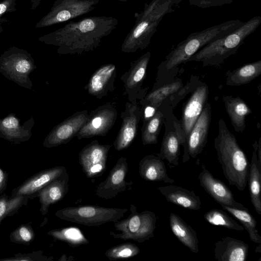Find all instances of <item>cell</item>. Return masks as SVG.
Instances as JSON below:
<instances>
[{
  "instance_id": "6da1fadb",
  "label": "cell",
  "mask_w": 261,
  "mask_h": 261,
  "mask_svg": "<svg viewBox=\"0 0 261 261\" xmlns=\"http://www.w3.org/2000/svg\"><path fill=\"white\" fill-rule=\"evenodd\" d=\"M118 24L112 16H93L70 21L63 27L46 34L38 40L58 47L59 54H82L92 51L102 39L109 35Z\"/></svg>"
},
{
  "instance_id": "7a4b0ae2",
  "label": "cell",
  "mask_w": 261,
  "mask_h": 261,
  "mask_svg": "<svg viewBox=\"0 0 261 261\" xmlns=\"http://www.w3.org/2000/svg\"><path fill=\"white\" fill-rule=\"evenodd\" d=\"M243 23L239 19L230 20L202 31L191 33L186 39L180 42L160 63L152 90L173 81L176 77L180 65L188 62L193 55L207 44L235 31Z\"/></svg>"
},
{
  "instance_id": "3957f363",
  "label": "cell",
  "mask_w": 261,
  "mask_h": 261,
  "mask_svg": "<svg viewBox=\"0 0 261 261\" xmlns=\"http://www.w3.org/2000/svg\"><path fill=\"white\" fill-rule=\"evenodd\" d=\"M214 143L224 176L230 185L244 191L247 184L250 164L223 118L219 120L218 133Z\"/></svg>"
},
{
  "instance_id": "277c9868",
  "label": "cell",
  "mask_w": 261,
  "mask_h": 261,
  "mask_svg": "<svg viewBox=\"0 0 261 261\" xmlns=\"http://www.w3.org/2000/svg\"><path fill=\"white\" fill-rule=\"evenodd\" d=\"M181 1L152 0L146 3L143 10L135 14V23L124 39L121 51L131 53L146 48L163 17L174 12V7Z\"/></svg>"
},
{
  "instance_id": "5b68a950",
  "label": "cell",
  "mask_w": 261,
  "mask_h": 261,
  "mask_svg": "<svg viewBox=\"0 0 261 261\" xmlns=\"http://www.w3.org/2000/svg\"><path fill=\"white\" fill-rule=\"evenodd\" d=\"M261 23V16H255L243 22L229 34L207 44L189 60L201 62L203 67L220 66L230 56L235 54L245 39L253 33Z\"/></svg>"
},
{
  "instance_id": "8992f818",
  "label": "cell",
  "mask_w": 261,
  "mask_h": 261,
  "mask_svg": "<svg viewBox=\"0 0 261 261\" xmlns=\"http://www.w3.org/2000/svg\"><path fill=\"white\" fill-rule=\"evenodd\" d=\"M130 211L126 218L114 222L115 229L120 233L111 231L109 234L115 239L132 240L138 243L153 238L156 222L155 214L149 211L139 213L133 204H130Z\"/></svg>"
},
{
  "instance_id": "52a82bcc",
  "label": "cell",
  "mask_w": 261,
  "mask_h": 261,
  "mask_svg": "<svg viewBox=\"0 0 261 261\" xmlns=\"http://www.w3.org/2000/svg\"><path fill=\"white\" fill-rule=\"evenodd\" d=\"M164 111L165 133L161 143L160 151L157 153L162 160H166L169 165L177 166L180 154V146L184 147L183 163L190 159L188 154L186 141L183 136L179 120L173 113V109L169 105L160 106Z\"/></svg>"
},
{
  "instance_id": "ba28073f",
  "label": "cell",
  "mask_w": 261,
  "mask_h": 261,
  "mask_svg": "<svg viewBox=\"0 0 261 261\" xmlns=\"http://www.w3.org/2000/svg\"><path fill=\"white\" fill-rule=\"evenodd\" d=\"M127 208L105 207L97 205L71 206L61 208L55 216L63 220L87 226L115 222L123 217Z\"/></svg>"
},
{
  "instance_id": "9c48e42d",
  "label": "cell",
  "mask_w": 261,
  "mask_h": 261,
  "mask_svg": "<svg viewBox=\"0 0 261 261\" xmlns=\"http://www.w3.org/2000/svg\"><path fill=\"white\" fill-rule=\"evenodd\" d=\"M35 68L33 58L24 49L13 46L0 56V72L23 87H32L29 75Z\"/></svg>"
},
{
  "instance_id": "30bf717a",
  "label": "cell",
  "mask_w": 261,
  "mask_h": 261,
  "mask_svg": "<svg viewBox=\"0 0 261 261\" xmlns=\"http://www.w3.org/2000/svg\"><path fill=\"white\" fill-rule=\"evenodd\" d=\"M100 0H56L49 11L36 23L42 28L70 20L88 14L95 8Z\"/></svg>"
},
{
  "instance_id": "8fae6325",
  "label": "cell",
  "mask_w": 261,
  "mask_h": 261,
  "mask_svg": "<svg viewBox=\"0 0 261 261\" xmlns=\"http://www.w3.org/2000/svg\"><path fill=\"white\" fill-rule=\"evenodd\" d=\"M115 102H108L88 114L86 122L76 135L78 139L105 136L114 125L117 117Z\"/></svg>"
},
{
  "instance_id": "7c38bea8",
  "label": "cell",
  "mask_w": 261,
  "mask_h": 261,
  "mask_svg": "<svg viewBox=\"0 0 261 261\" xmlns=\"http://www.w3.org/2000/svg\"><path fill=\"white\" fill-rule=\"evenodd\" d=\"M150 57V52H146L132 62L128 70L121 77L124 86V93L127 95L129 102L132 104L137 103L138 100L147 94L148 88L142 89V86Z\"/></svg>"
},
{
  "instance_id": "4fadbf2b",
  "label": "cell",
  "mask_w": 261,
  "mask_h": 261,
  "mask_svg": "<svg viewBox=\"0 0 261 261\" xmlns=\"http://www.w3.org/2000/svg\"><path fill=\"white\" fill-rule=\"evenodd\" d=\"M112 146L100 144L97 140H93L80 151L79 163L87 177L95 178L103 173Z\"/></svg>"
},
{
  "instance_id": "5bb4252c",
  "label": "cell",
  "mask_w": 261,
  "mask_h": 261,
  "mask_svg": "<svg viewBox=\"0 0 261 261\" xmlns=\"http://www.w3.org/2000/svg\"><path fill=\"white\" fill-rule=\"evenodd\" d=\"M128 170L126 157L119 158L111 169L107 178L97 186L95 192L99 197L108 200L117 196L119 193L131 188L133 181L127 182L125 177Z\"/></svg>"
},
{
  "instance_id": "9a60e30c",
  "label": "cell",
  "mask_w": 261,
  "mask_h": 261,
  "mask_svg": "<svg viewBox=\"0 0 261 261\" xmlns=\"http://www.w3.org/2000/svg\"><path fill=\"white\" fill-rule=\"evenodd\" d=\"M208 94V86L206 83L200 82L192 92L183 107L181 118L179 121L187 147L189 135L207 102Z\"/></svg>"
},
{
  "instance_id": "2e32d148",
  "label": "cell",
  "mask_w": 261,
  "mask_h": 261,
  "mask_svg": "<svg viewBox=\"0 0 261 261\" xmlns=\"http://www.w3.org/2000/svg\"><path fill=\"white\" fill-rule=\"evenodd\" d=\"M88 114L87 110L77 112L56 125L45 138L43 146L52 148L69 142L84 125Z\"/></svg>"
},
{
  "instance_id": "e0dca14e",
  "label": "cell",
  "mask_w": 261,
  "mask_h": 261,
  "mask_svg": "<svg viewBox=\"0 0 261 261\" xmlns=\"http://www.w3.org/2000/svg\"><path fill=\"white\" fill-rule=\"evenodd\" d=\"M142 116V110L138 103L126 102L125 109L121 114L122 125L113 144L116 150L126 149L133 142L137 135Z\"/></svg>"
},
{
  "instance_id": "ac0fdd59",
  "label": "cell",
  "mask_w": 261,
  "mask_h": 261,
  "mask_svg": "<svg viewBox=\"0 0 261 261\" xmlns=\"http://www.w3.org/2000/svg\"><path fill=\"white\" fill-rule=\"evenodd\" d=\"M67 169L64 166H57L45 169L33 175L22 184L13 189L10 197L24 196L29 199L37 197L39 191L57 178Z\"/></svg>"
},
{
  "instance_id": "d6986e66",
  "label": "cell",
  "mask_w": 261,
  "mask_h": 261,
  "mask_svg": "<svg viewBox=\"0 0 261 261\" xmlns=\"http://www.w3.org/2000/svg\"><path fill=\"white\" fill-rule=\"evenodd\" d=\"M202 171L198 175L200 186L219 204H224L232 207L244 209V205L235 200L233 195L228 187L221 180L215 177L201 166Z\"/></svg>"
},
{
  "instance_id": "ffe728a7",
  "label": "cell",
  "mask_w": 261,
  "mask_h": 261,
  "mask_svg": "<svg viewBox=\"0 0 261 261\" xmlns=\"http://www.w3.org/2000/svg\"><path fill=\"white\" fill-rule=\"evenodd\" d=\"M212 116V109L207 102L193 126L187 139V152L189 157L195 159L205 147L208 137Z\"/></svg>"
},
{
  "instance_id": "44dd1931",
  "label": "cell",
  "mask_w": 261,
  "mask_h": 261,
  "mask_svg": "<svg viewBox=\"0 0 261 261\" xmlns=\"http://www.w3.org/2000/svg\"><path fill=\"white\" fill-rule=\"evenodd\" d=\"M184 86L182 80L176 77L172 82L151 90L139 100L140 103L142 107L149 106L156 110L162 104L174 108L179 102V90Z\"/></svg>"
},
{
  "instance_id": "7402d4cb",
  "label": "cell",
  "mask_w": 261,
  "mask_h": 261,
  "mask_svg": "<svg viewBox=\"0 0 261 261\" xmlns=\"http://www.w3.org/2000/svg\"><path fill=\"white\" fill-rule=\"evenodd\" d=\"M116 76L117 68L115 64L103 65L91 75L85 89L90 95L101 99L114 90Z\"/></svg>"
},
{
  "instance_id": "603a6c76",
  "label": "cell",
  "mask_w": 261,
  "mask_h": 261,
  "mask_svg": "<svg viewBox=\"0 0 261 261\" xmlns=\"http://www.w3.org/2000/svg\"><path fill=\"white\" fill-rule=\"evenodd\" d=\"M69 179L66 170L39 191L37 197L41 204L40 212L43 216L47 214L50 205L61 200L67 194Z\"/></svg>"
},
{
  "instance_id": "cb8c5ba5",
  "label": "cell",
  "mask_w": 261,
  "mask_h": 261,
  "mask_svg": "<svg viewBox=\"0 0 261 261\" xmlns=\"http://www.w3.org/2000/svg\"><path fill=\"white\" fill-rule=\"evenodd\" d=\"M248 251V244L240 240L225 237L216 242L214 255L219 261H245Z\"/></svg>"
},
{
  "instance_id": "d4e9b609",
  "label": "cell",
  "mask_w": 261,
  "mask_h": 261,
  "mask_svg": "<svg viewBox=\"0 0 261 261\" xmlns=\"http://www.w3.org/2000/svg\"><path fill=\"white\" fill-rule=\"evenodd\" d=\"M33 125V117L25 124L21 125L20 120L11 114L4 119H0V137L12 143L19 144L30 139Z\"/></svg>"
},
{
  "instance_id": "484cf974",
  "label": "cell",
  "mask_w": 261,
  "mask_h": 261,
  "mask_svg": "<svg viewBox=\"0 0 261 261\" xmlns=\"http://www.w3.org/2000/svg\"><path fill=\"white\" fill-rule=\"evenodd\" d=\"M157 189L169 202L191 210L200 209V197L193 191L173 185L160 187Z\"/></svg>"
},
{
  "instance_id": "4316f807",
  "label": "cell",
  "mask_w": 261,
  "mask_h": 261,
  "mask_svg": "<svg viewBox=\"0 0 261 261\" xmlns=\"http://www.w3.org/2000/svg\"><path fill=\"white\" fill-rule=\"evenodd\" d=\"M139 172L140 176L146 180L171 184L174 182L169 177L163 160L153 154L147 155L140 160Z\"/></svg>"
},
{
  "instance_id": "83f0119b",
  "label": "cell",
  "mask_w": 261,
  "mask_h": 261,
  "mask_svg": "<svg viewBox=\"0 0 261 261\" xmlns=\"http://www.w3.org/2000/svg\"><path fill=\"white\" fill-rule=\"evenodd\" d=\"M222 100L234 130L243 133L246 127V117L252 113L250 107L239 96L223 95Z\"/></svg>"
},
{
  "instance_id": "f1b7e54d",
  "label": "cell",
  "mask_w": 261,
  "mask_h": 261,
  "mask_svg": "<svg viewBox=\"0 0 261 261\" xmlns=\"http://www.w3.org/2000/svg\"><path fill=\"white\" fill-rule=\"evenodd\" d=\"M169 223L173 233L178 240L192 252H199L198 240L196 231L177 215L171 213Z\"/></svg>"
},
{
  "instance_id": "f546056e",
  "label": "cell",
  "mask_w": 261,
  "mask_h": 261,
  "mask_svg": "<svg viewBox=\"0 0 261 261\" xmlns=\"http://www.w3.org/2000/svg\"><path fill=\"white\" fill-rule=\"evenodd\" d=\"M256 142L257 140H255L252 145L254 149L249 164L247 181L251 203L256 213L261 215V163L257 160L256 151Z\"/></svg>"
},
{
  "instance_id": "4dcf8cb0",
  "label": "cell",
  "mask_w": 261,
  "mask_h": 261,
  "mask_svg": "<svg viewBox=\"0 0 261 261\" xmlns=\"http://www.w3.org/2000/svg\"><path fill=\"white\" fill-rule=\"evenodd\" d=\"M261 73V60L246 64L226 73V85L239 86L247 84L258 77Z\"/></svg>"
},
{
  "instance_id": "1f68e13d",
  "label": "cell",
  "mask_w": 261,
  "mask_h": 261,
  "mask_svg": "<svg viewBox=\"0 0 261 261\" xmlns=\"http://www.w3.org/2000/svg\"><path fill=\"white\" fill-rule=\"evenodd\" d=\"M223 209L226 211L237 218L242 224L249 234L250 240L257 244H261V237L256 229L257 222L248 208H237L220 204Z\"/></svg>"
},
{
  "instance_id": "d6a6232c",
  "label": "cell",
  "mask_w": 261,
  "mask_h": 261,
  "mask_svg": "<svg viewBox=\"0 0 261 261\" xmlns=\"http://www.w3.org/2000/svg\"><path fill=\"white\" fill-rule=\"evenodd\" d=\"M164 117L163 110L159 107L153 116L143 122L141 139L144 145L154 144L158 142Z\"/></svg>"
},
{
  "instance_id": "836d02e7",
  "label": "cell",
  "mask_w": 261,
  "mask_h": 261,
  "mask_svg": "<svg viewBox=\"0 0 261 261\" xmlns=\"http://www.w3.org/2000/svg\"><path fill=\"white\" fill-rule=\"evenodd\" d=\"M47 234L52 237L55 240L66 243L72 248L89 243L81 230L75 227H68L54 229L48 231Z\"/></svg>"
},
{
  "instance_id": "e575fe53",
  "label": "cell",
  "mask_w": 261,
  "mask_h": 261,
  "mask_svg": "<svg viewBox=\"0 0 261 261\" xmlns=\"http://www.w3.org/2000/svg\"><path fill=\"white\" fill-rule=\"evenodd\" d=\"M29 198L24 196L8 197L6 194L0 196V224L6 217L17 213L23 206L27 205Z\"/></svg>"
},
{
  "instance_id": "d590c367",
  "label": "cell",
  "mask_w": 261,
  "mask_h": 261,
  "mask_svg": "<svg viewBox=\"0 0 261 261\" xmlns=\"http://www.w3.org/2000/svg\"><path fill=\"white\" fill-rule=\"evenodd\" d=\"M204 218L213 225L221 226L238 231L245 229L242 225H240L222 210L212 209L204 215Z\"/></svg>"
},
{
  "instance_id": "8d00e7d4",
  "label": "cell",
  "mask_w": 261,
  "mask_h": 261,
  "mask_svg": "<svg viewBox=\"0 0 261 261\" xmlns=\"http://www.w3.org/2000/svg\"><path fill=\"white\" fill-rule=\"evenodd\" d=\"M140 248L132 243H125L107 250L105 255L111 260L126 259L136 256L140 253Z\"/></svg>"
},
{
  "instance_id": "74e56055",
  "label": "cell",
  "mask_w": 261,
  "mask_h": 261,
  "mask_svg": "<svg viewBox=\"0 0 261 261\" xmlns=\"http://www.w3.org/2000/svg\"><path fill=\"white\" fill-rule=\"evenodd\" d=\"M35 237V231L30 222L22 224L14 229L10 233V240L15 243L30 245Z\"/></svg>"
},
{
  "instance_id": "f35d334b",
  "label": "cell",
  "mask_w": 261,
  "mask_h": 261,
  "mask_svg": "<svg viewBox=\"0 0 261 261\" xmlns=\"http://www.w3.org/2000/svg\"><path fill=\"white\" fill-rule=\"evenodd\" d=\"M0 260L6 261H53V256H46L43 255L42 251L39 250L31 253H18L13 257L0 259Z\"/></svg>"
},
{
  "instance_id": "ab89813d",
  "label": "cell",
  "mask_w": 261,
  "mask_h": 261,
  "mask_svg": "<svg viewBox=\"0 0 261 261\" xmlns=\"http://www.w3.org/2000/svg\"><path fill=\"white\" fill-rule=\"evenodd\" d=\"M191 5L199 8L206 9L211 7H220L230 4L233 0H185Z\"/></svg>"
},
{
  "instance_id": "60d3db41",
  "label": "cell",
  "mask_w": 261,
  "mask_h": 261,
  "mask_svg": "<svg viewBox=\"0 0 261 261\" xmlns=\"http://www.w3.org/2000/svg\"><path fill=\"white\" fill-rule=\"evenodd\" d=\"M16 6V0H3L0 2V23L7 21L6 18L2 17L6 13L15 11Z\"/></svg>"
},
{
  "instance_id": "b9f144b4",
  "label": "cell",
  "mask_w": 261,
  "mask_h": 261,
  "mask_svg": "<svg viewBox=\"0 0 261 261\" xmlns=\"http://www.w3.org/2000/svg\"><path fill=\"white\" fill-rule=\"evenodd\" d=\"M9 174L0 166V195L6 190L7 186Z\"/></svg>"
},
{
  "instance_id": "7bdbcfd3",
  "label": "cell",
  "mask_w": 261,
  "mask_h": 261,
  "mask_svg": "<svg viewBox=\"0 0 261 261\" xmlns=\"http://www.w3.org/2000/svg\"><path fill=\"white\" fill-rule=\"evenodd\" d=\"M42 0H30L31 9L35 10Z\"/></svg>"
},
{
  "instance_id": "ee69618b",
  "label": "cell",
  "mask_w": 261,
  "mask_h": 261,
  "mask_svg": "<svg viewBox=\"0 0 261 261\" xmlns=\"http://www.w3.org/2000/svg\"><path fill=\"white\" fill-rule=\"evenodd\" d=\"M58 260H59V261L68 260V259L67 258V256L65 255V254H63Z\"/></svg>"
},
{
  "instance_id": "f6af8a7d",
  "label": "cell",
  "mask_w": 261,
  "mask_h": 261,
  "mask_svg": "<svg viewBox=\"0 0 261 261\" xmlns=\"http://www.w3.org/2000/svg\"><path fill=\"white\" fill-rule=\"evenodd\" d=\"M117 1H120V2H126V1H129V0H117Z\"/></svg>"
},
{
  "instance_id": "bcb514c9",
  "label": "cell",
  "mask_w": 261,
  "mask_h": 261,
  "mask_svg": "<svg viewBox=\"0 0 261 261\" xmlns=\"http://www.w3.org/2000/svg\"><path fill=\"white\" fill-rule=\"evenodd\" d=\"M1 196V195H0Z\"/></svg>"
}]
</instances>
